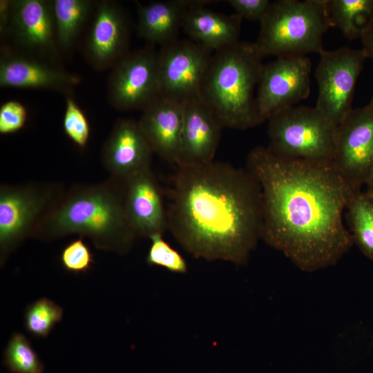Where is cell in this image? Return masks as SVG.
<instances>
[{
    "instance_id": "obj_22",
    "label": "cell",
    "mask_w": 373,
    "mask_h": 373,
    "mask_svg": "<svg viewBox=\"0 0 373 373\" xmlns=\"http://www.w3.org/2000/svg\"><path fill=\"white\" fill-rule=\"evenodd\" d=\"M97 1L51 0L59 50H69L90 21Z\"/></svg>"
},
{
    "instance_id": "obj_9",
    "label": "cell",
    "mask_w": 373,
    "mask_h": 373,
    "mask_svg": "<svg viewBox=\"0 0 373 373\" xmlns=\"http://www.w3.org/2000/svg\"><path fill=\"white\" fill-rule=\"evenodd\" d=\"M212 52L191 39H177L157 51L160 96L184 104L200 99Z\"/></svg>"
},
{
    "instance_id": "obj_6",
    "label": "cell",
    "mask_w": 373,
    "mask_h": 373,
    "mask_svg": "<svg viewBox=\"0 0 373 373\" xmlns=\"http://www.w3.org/2000/svg\"><path fill=\"white\" fill-rule=\"evenodd\" d=\"M269 151L290 160L332 163L336 127L314 107L294 106L268 119Z\"/></svg>"
},
{
    "instance_id": "obj_5",
    "label": "cell",
    "mask_w": 373,
    "mask_h": 373,
    "mask_svg": "<svg viewBox=\"0 0 373 373\" xmlns=\"http://www.w3.org/2000/svg\"><path fill=\"white\" fill-rule=\"evenodd\" d=\"M330 27L327 0H278L270 3L254 44L262 58L320 54Z\"/></svg>"
},
{
    "instance_id": "obj_27",
    "label": "cell",
    "mask_w": 373,
    "mask_h": 373,
    "mask_svg": "<svg viewBox=\"0 0 373 373\" xmlns=\"http://www.w3.org/2000/svg\"><path fill=\"white\" fill-rule=\"evenodd\" d=\"M63 128L66 136L79 149L86 147L90 126L87 117L72 95L65 97Z\"/></svg>"
},
{
    "instance_id": "obj_17",
    "label": "cell",
    "mask_w": 373,
    "mask_h": 373,
    "mask_svg": "<svg viewBox=\"0 0 373 373\" xmlns=\"http://www.w3.org/2000/svg\"><path fill=\"white\" fill-rule=\"evenodd\" d=\"M153 153L138 122L119 118L102 145L101 161L110 177L124 182L151 168Z\"/></svg>"
},
{
    "instance_id": "obj_14",
    "label": "cell",
    "mask_w": 373,
    "mask_h": 373,
    "mask_svg": "<svg viewBox=\"0 0 373 373\" xmlns=\"http://www.w3.org/2000/svg\"><path fill=\"white\" fill-rule=\"evenodd\" d=\"M9 35L19 52L57 65L60 50L51 0H13Z\"/></svg>"
},
{
    "instance_id": "obj_11",
    "label": "cell",
    "mask_w": 373,
    "mask_h": 373,
    "mask_svg": "<svg viewBox=\"0 0 373 373\" xmlns=\"http://www.w3.org/2000/svg\"><path fill=\"white\" fill-rule=\"evenodd\" d=\"M332 164L359 192L373 173V104L352 108L336 127Z\"/></svg>"
},
{
    "instance_id": "obj_25",
    "label": "cell",
    "mask_w": 373,
    "mask_h": 373,
    "mask_svg": "<svg viewBox=\"0 0 373 373\" xmlns=\"http://www.w3.org/2000/svg\"><path fill=\"white\" fill-rule=\"evenodd\" d=\"M3 365L11 373H43L44 366L29 341L15 332L4 351Z\"/></svg>"
},
{
    "instance_id": "obj_13",
    "label": "cell",
    "mask_w": 373,
    "mask_h": 373,
    "mask_svg": "<svg viewBox=\"0 0 373 373\" xmlns=\"http://www.w3.org/2000/svg\"><path fill=\"white\" fill-rule=\"evenodd\" d=\"M130 23L124 9L109 0L97 1L83 52L95 70L111 69L129 50Z\"/></svg>"
},
{
    "instance_id": "obj_33",
    "label": "cell",
    "mask_w": 373,
    "mask_h": 373,
    "mask_svg": "<svg viewBox=\"0 0 373 373\" xmlns=\"http://www.w3.org/2000/svg\"><path fill=\"white\" fill-rule=\"evenodd\" d=\"M363 45L362 50L366 58H370L373 62V17L363 30L361 35Z\"/></svg>"
},
{
    "instance_id": "obj_24",
    "label": "cell",
    "mask_w": 373,
    "mask_h": 373,
    "mask_svg": "<svg viewBox=\"0 0 373 373\" xmlns=\"http://www.w3.org/2000/svg\"><path fill=\"white\" fill-rule=\"evenodd\" d=\"M346 209L353 243L373 261V195L361 191L355 193Z\"/></svg>"
},
{
    "instance_id": "obj_15",
    "label": "cell",
    "mask_w": 373,
    "mask_h": 373,
    "mask_svg": "<svg viewBox=\"0 0 373 373\" xmlns=\"http://www.w3.org/2000/svg\"><path fill=\"white\" fill-rule=\"evenodd\" d=\"M80 77L8 46L1 48V88L42 89L72 95Z\"/></svg>"
},
{
    "instance_id": "obj_2",
    "label": "cell",
    "mask_w": 373,
    "mask_h": 373,
    "mask_svg": "<svg viewBox=\"0 0 373 373\" xmlns=\"http://www.w3.org/2000/svg\"><path fill=\"white\" fill-rule=\"evenodd\" d=\"M168 229L189 253L245 263L260 239V186L246 169L212 161L182 165L172 177Z\"/></svg>"
},
{
    "instance_id": "obj_7",
    "label": "cell",
    "mask_w": 373,
    "mask_h": 373,
    "mask_svg": "<svg viewBox=\"0 0 373 373\" xmlns=\"http://www.w3.org/2000/svg\"><path fill=\"white\" fill-rule=\"evenodd\" d=\"M58 182H32L0 186V259L33 234L65 191Z\"/></svg>"
},
{
    "instance_id": "obj_21",
    "label": "cell",
    "mask_w": 373,
    "mask_h": 373,
    "mask_svg": "<svg viewBox=\"0 0 373 373\" xmlns=\"http://www.w3.org/2000/svg\"><path fill=\"white\" fill-rule=\"evenodd\" d=\"M187 6L184 0L137 3V32L152 44L161 46L176 41Z\"/></svg>"
},
{
    "instance_id": "obj_10",
    "label": "cell",
    "mask_w": 373,
    "mask_h": 373,
    "mask_svg": "<svg viewBox=\"0 0 373 373\" xmlns=\"http://www.w3.org/2000/svg\"><path fill=\"white\" fill-rule=\"evenodd\" d=\"M160 96L157 52L152 45L128 51L111 68L107 99L114 108L142 111Z\"/></svg>"
},
{
    "instance_id": "obj_3",
    "label": "cell",
    "mask_w": 373,
    "mask_h": 373,
    "mask_svg": "<svg viewBox=\"0 0 373 373\" xmlns=\"http://www.w3.org/2000/svg\"><path fill=\"white\" fill-rule=\"evenodd\" d=\"M73 233L90 238L99 249L119 254L130 251L137 236L126 214L122 181L109 177L66 189L33 237L50 240Z\"/></svg>"
},
{
    "instance_id": "obj_23",
    "label": "cell",
    "mask_w": 373,
    "mask_h": 373,
    "mask_svg": "<svg viewBox=\"0 0 373 373\" xmlns=\"http://www.w3.org/2000/svg\"><path fill=\"white\" fill-rule=\"evenodd\" d=\"M331 27L338 28L348 39L361 37L373 17V0H327Z\"/></svg>"
},
{
    "instance_id": "obj_12",
    "label": "cell",
    "mask_w": 373,
    "mask_h": 373,
    "mask_svg": "<svg viewBox=\"0 0 373 373\" xmlns=\"http://www.w3.org/2000/svg\"><path fill=\"white\" fill-rule=\"evenodd\" d=\"M311 72L306 55L276 57L262 65L256 97L260 124L309 97Z\"/></svg>"
},
{
    "instance_id": "obj_35",
    "label": "cell",
    "mask_w": 373,
    "mask_h": 373,
    "mask_svg": "<svg viewBox=\"0 0 373 373\" xmlns=\"http://www.w3.org/2000/svg\"><path fill=\"white\" fill-rule=\"evenodd\" d=\"M369 104H373V95H372V98H371V99H370Z\"/></svg>"
},
{
    "instance_id": "obj_16",
    "label": "cell",
    "mask_w": 373,
    "mask_h": 373,
    "mask_svg": "<svg viewBox=\"0 0 373 373\" xmlns=\"http://www.w3.org/2000/svg\"><path fill=\"white\" fill-rule=\"evenodd\" d=\"M123 182L126 214L137 237L163 235L168 229L167 209L162 190L151 168L133 175Z\"/></svg>"
},
{
    "instance_id": "obj_31",
    "label": "cell",
    "mask_w": 373,
    "mask_h": 373,
    "mask_svg": "<svg viewBox=\"0 0 373 373\" xmlns=\"http://www.w3.org/2000/svg\"><path fill=\"white\" fill-rule=\"evenodd\" d=\"M227 2L242 19L259 22L265 16L271 3L269 0H228Z\"/></svg>"
},
{
    "instance_id": "obj_30",
    "label": "cell",
    "mask_w": 373,
    "mask_h": 373,
    "mask_svg": "<svg viewBox=\"0 0 373 373\" xmlns=\"http://www.w3.org/2000/svg\"><path fill=\"white\" fill-rule=\"evenodd\" d=\"M27 115V110L21 102H4L0 107V133L10 134L19 131L25 124Z\"/></svg>"
},
{
    "instance_id": "obj_28",
    "label": "cell",
    "mask_w": 373,
    "mask_h": 373,
    "mask_svg": "<svg viewBox=\"0 0 373 373\" xmlns=\"http://www.w3.org/2000/svg\"><path fill=\"white\" fill-rule=\"evenodd\" d=\"M149 238L151 244L146 258L149 265L161 267L177 274L187 271L186 260L163 238L162 234H155Z\"/></svg>"
},
{
    "instance_id": "obj_8",
    "label": "cell",
    "mask_w": 373,
    "mask_h": 373,
    "mask_svg": "<svg viewBox=\"0 0 373 373\" xmlns=\"http://www.w3.org/2000/svg\"><path fill=\"white\" fill-rule=\"evenodd\" d=\"M365 59L362 49L347 46L320 53L315 72L318 88L315 108L335 127L353 108L355 86Z\"/></svg>"
},
{
    "instance_id": "obj_34",
    "label": "cell",
    "mask_w": 373,
    "mask_h": 373,
    "mask_svg": "<svg viewBox=\"0 0 373 373\" xmlns=\"http://www.w3.org/2000/svg\"><path fill=\"white\" fill-rule=\"evenodd\" d=\"M365 186H366L365 191L370 194L373 195V173L371 175Z\"/></svg>"
},
{
    "instance_id": "obj_18",
    "label": "cell",
    "mask_w": 373,
    "mask_h": 373,
    "mask_svg": "<svg viewBox=\"0 0 373 373\" xmlns=\"http://www.w3.org/2000/svg\"><path fill=\"white\" fill-rule=\"evenodd\" d=\"M223 128L201 99L183 104V123L176 166L213 161Z\"/></svg>"
},
{
    "instance_id": "obj_4",
    "label": "cell",
    "mask_w": 373,
    "mask_h": 373,
    "mask_svg": "<svg viewBox=\"0 0 373 373\" xmlns=\"http://www.w3.org/2000/svg\"><path fill=\"white\" fill-rule=\"evenodd\" d=\"M254 42L238 41L212 55L200 99L222 127L245 130L260 124L255 87L263 64Z\"/></svg>"
},
{
    "instance_id": "obj_19",
    "label": "cell",
    "mask_w": 373,
    "mask_h": 373,
    "mask_svg": "<svg viewBox=\"0 0 373 373\" xmlns=\"http://www.w3.org/2000/svg\"><path fill=\"white\" fill-rule=\"evenodd\" d=\"M139 126L153 151L176 166L183 123V104L158 97L142 111Z\"/></svg>"
},
{
    "instance_id": "obj_29",
    "label": "cell",
    "mask_w": 373,
    "mask_h": 373,
    "mask_svg": "<svg viewBox=\"0 0 373 373\" xmlns=\"http://www.w3.org/2000/svg\"><path fill=\"white\" fill-rule=\"evenodd\" d=\"M60 260L66 271L74 274L87 272L94 263L93 255L81 236L63 249Z\"/></svg>"
},
{
    "instance_id": "obj_26",
    "label": "cell",
    "mask_w": 373,
    "mask_h": 373,
    "mask_svg": "<svg viewBox=\"0 0 373 373\" xmlns=\"http://www.w3.org/2000/svg\"><path fill=\"white\" fill-rule=\"evenodd\" d=\"M63 309L52 300L41 298L30 305L25 312V327L37 338L46 337L60 322Z\"/></svg>"
},
{
    "instance_id": "obj_20",
    "label": "cell",
    "mask_w": 373,
    "mask_h": 373,
    "mask_svg": "<svg viewBox=\"0 0 373 373\" xmlns=\"http://www.w3.org/2000/svg\"><path fill=\"white\" fill-rule=\"evenodd\" d=\"M242 18L211 10L207 6L188 9L184 14L182 28L190 39L218 51L238 42Z\"/></svg>"
},
{
    "instance_id": "obj_32",
    "label": "cell",
    "mask_w": 373,
    "mask_h": 373,
    "mask_svg": "<svg viewBox=\"0 0 373 373\" xmlns=\"http://www.w3.org/2000/svg\"><path fill=\"white\" fill-rule=\"evenodd\" d=\"M13 0L0 1V32L1 35H9L12 17Z\"/></svg>"
},
{
    "instance_id": "obj_1",
    "label": "cell",
    "mask_w": 373,
    "mask_h": 373,
    "mask_svg": "<svg viewBox=\"0 0 373 373\" xmlns=\"http://www.w3.org/2000/svg\"><path fill=\"white\" fill-rule=\"evenodd\" d=\"M246 166L261 189L260 239L307 272L335 265L349 251L342 215L358 192L332 163L282 158L258 146Z\"/></svg>"
}]
</instances>
